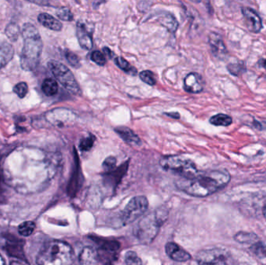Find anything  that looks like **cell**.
<instances>
[{
    "instance_id": "cell-5",
    "label": "cell",
    "mask_w": 266,
    "mask_h": 265,
    "mask_svg": "<svg viewBox=\"0 0 266 265\" xmlns=\"http://www.w3.org/2000/svg\"><path fill=\"white\" fill-rule=\"evenodd\" d=\"M159 164L165 171H172L188 179L193 178L198 173L196 166L190 160L180 155H166L161 158Z\"/></svg>"
},
{
    "instance_id": "cell-40",
    "label": "cell",
    "mask_w": 266,
    "mask_h": 265,
    "mask_svg": "<svg viewBox=\"0 0 266 265\" xmlns=\"http://www.w3.org/2000/svg\"><path fill=\"white\" fill-rule=\"evenodd\" d=\"M0 265H6V261L3 257L2 255L0 254Z\"/></svg>"
},
{
    "instance_id": "cell-20",
    "label": "cell",
    "mask_w": 266,
    "mask_h": 265,
    "mask_svg": "<svg viewBox=\"0 0 266 265\" xmlns=\"http://www.w3.org/2000/svg\"><path fill=\"white\" fill-rule=\"evenodd\" d=\"M41 90L46 96H54L58 93V83L51 78H47L43 81L42 85H41Z\"/></svg>"
},
{
    "instance_id": "cell-32",
    "label": "cell",
    "mask_w": 266,
    "mask_h": 265,
    "mask_svg": "<svg viewBox=\"0 0 266 265\" xmlns=\"http://www.w3.org/2000/svg\"><path fill=\"white\" fill-rule=\"evenodd\" d=\"M65 56H66V60L68 61V63H70L73 67L78 69V68H80V66H81V65H80V59H79L78 56L75 54V53L68 51V50H66V52H65Z\"/></svg>"
},
{
    "instance_id": "cell-18",
    "label": "cell",
    "mask_w": 266,
    "mask_h": 265,
    "mask_svg": "<svg viewBox=\"0 0 266 265\" xmlns=\"http://www.w3.org/2000/svg\"><path fill=\"white\" fill-rule=\"evenodd\" d=\"M159 24L166 27L170 32L175 33L178 28V22L175 17L169 13H163L157 16Z\"/></svg>"
},
{
    "instance_id": "cell-41",
    "label": "cell",
    "mask_w": 266,
    "mask_h": 265,
    "mask_svg": "<svg viewBox=\"0 0 266 265\" xmlns=\"http://www.w3.org/2000/svg\"><path fill=\"white\" fill-rule=\"evenodd\" d=\"M262 213H263V216H264V219H265V220H266V203L265 204H264V205L263 206Z\"/></svg>"
},
{
    "instance_id": "cell-1",
    "label": "cell",
    "mask_w": 266,
    "mask_h": 265,
    "mask_svg": "<svg viewBox=\"0 0 266 265\" xmlns=\"http://www.w3.org/2000/svg\"><path fill=\"white\" fill-rule=\"evenodd\" d=\"M231 181V175L224 170L198 172L193 178L180 180L178 189L194 197H207L225 188Z\"/></svg>"
},
{
    "instance_id": "cell-42",
    "label": "cell",
    "mask_w": 266,
    "mask_h": 265,
    "mask_svg": "<svg viewBox=\"0 0 266 265\" xmlns=\"http://www.w3.org/2000/svg\"><path fill=\"white\" fill-rule=\"evenodd\" d=\"M0 233H1V227H0Z\"/></svg>"
},
{
    "instance_id": "cell-28",
    "label": "cell",
    "mask_w": 266,
    "mask_h": 265,
    "mask_svg": "<svg viewBox=\"0 0 266 265\" xmlns=\"http://www.w3.org/2000/svg\"><path fill=\"white\" fill-rule=\"evenodd\" d=\"M95 139H96L93 135H89V136L83 138L80 141V145H79L80 150L83 151V152L90 150L93 147V143H94Z\"/></svg>"
},
{
    "instance_id": "cell-9",
    "label": "cell",
    "mask_w": 266,
    "mask_h": 265,
    "mask_svg": "<svg viewBox=\"0 0 266 265\" xmlns=\"http://www.w3.org/2000/svg\"><path fill=\"white\" fill-rule=\"evenodd\" d=\"M24 240L17 238L14 236H9L5 237L4 241V250L10 256L21 259L22 260H26L25 254L24 250Z\"/></svg>"
},
{
    "instance_id": "cell-31",
    "label": "cell",
    "mask_w": 266,
    "mask_h": 265,
    "mask_svg": "<svg viewBox=\"0 0 266 265\" xmlns=\"http://www.w3.org/2000/svg\"><path fill=\"white\" fill-rule=\"evenodd\" d=\"M56 15L59 18L65 21H72L73 20V14L67 7H60L56 11Z\"/></svg>"
},
{
    "instance_id": "cell-37",
    "label": "cell",
    "mask_w": 266,
    "mask_h": 265,
    "mask_svg": "<svg viewBox=\"0 0 266 265\" xmlns=\"http://www.w3.org/2000/svg\"><path fill=\"white\" fill-rule=\"evenodd\" d=\"M103 51L104 54H105L106 56H108V57L110 58V59H112V56H113V52H112V50H111L110 48H109V47H103Z\"/></svg>"
},
{
    "instance_id": "cell-8",
    "label": "cell",
    "mask_w": 266,
    "mask_h": 265,
    "mask_svg": "<svg viewBox=\"0 0 266 265\" xmlns=\"http://www.w3.org/2000/svg\"><path fill=\"white\" fill-rule=\"evenodd\" d=\"M149 207V202L145 196H136L132 198L121 211L119 219L122 227L131 224L142 217Z\"/></svg>"
},
{
    "instance_id": "cell-33",
    "label": "cell",
    "mask_w": 266,
    "mask_h": 265,
    "mask_svg": "<svg viewBox=\"0 0 266 265\" xmlns=\"http://www.w3.org/2000/svg\"><path fill=\"white\" fill-rule=\"evenodd\" d=\"M14 92L20 98L25 97L26 95L28 93V86L24 82H21L14 86Z\"/></svg>"
},
{
    "instance_id": "cell-2",
    "label": "cell",
    "mask_w": 266,
    "mask_h": 265,
    "mask_svg": "<svg viewBox=\"0 0 266 265\" xmlns=\"http://www.w3.org/2000/svg\"><path fill=\"white\" fill-rule=\"evenodd\" d=\"M24 45L21 54V66L24 71H34L39 65L42 53L43 41L37 29L31 24L23 27Z\"/></svg>"
},
{
    "instance_id": "cell-11",
    "label": "cell",
    "mask_w": 266,
    "mask_h": 265,
    "mask_svg": "<svg viewBox=\"0 0 266 265\" xmlns=\"http://www.w3.org/2000/svg\"><path fill=\"white\" fill-rule=\"evenodd\" d=\"M208 44L214 57L220 60H224L225 59L228 51L223 37L219 34L211 32L208 35Z\"/></svg>"
},
{
    "instance_id": "cell-35",
    "label": "cell",
    "mask_w": 266,
    "mask_h": 265,
    "mask_svg": "<svg viewBox=\"0 0 266 265\" xmlns=\"http://www.w3.org/2000/svg\"><path fill=\"white\" fill-rule=\"evenodd\" d=\"M103 168L107 172H112L116 168V159L114 156H109L103 163Z\"/></svg>"
},
{
    "instance_id": "cell-13",
    "label": "cell",
    "mask_w": 266,
    "mask_h": 265,
    "mask_svg": "<svg viewBox=\"0 0 266 265\" xmlns=\"http://www.w3.org/2000/svg\"><path fill=\"white\" fill-rule=\"evenodd\" d=\"M204 82L202 76L197 73L187 75L184 80V88L188 93H198L203 90Z\"/></svg>"
},
{
    "instance_id": "cell-21",
    "label": "cell",
    "mask_w": 266,
    "mask_h": 265,
    "mask_svg": "<svg viewBox=\"0 0 266 265\" xmlns=\"http://www.w3.org/2000/svg\"><path fill=\"white\" fill-rule=\"evenodd\" d=\"M97 253L91 247H85L80 255V260L82 264L90 265L97 258Z\"/></svg>"
},
{
    "instance_id": "cell-19",
    "label": "cell",
    "mask_w": 266,
    "mask_h": 265,
    "mask_svg": "<svg viewBox=\"0 0 266 265\" xmlns=\"http://www.w3.org/2000/svg\"><path fill=\"white\" fill-rule=\"evenodd\" d=\"M234 240L241 244L251 245L258 241V237L255 233L248 232H239L236 233Z\"/></svg>"
},
{
    "instance_id": "cell-4",
    "label": "cell",
    "mask_w": 266,
    "mask_h": 265,
    "mask_svg": "<svg viewBox=\"0 0 266 265\" xmlns=\"http://www.w3.org/2000/svg\"><path fill=\"white\" fill-rule=\"evenodd\" d=\"M168 217V211L165 208H157L149 213L138 223L134 230L135 236L143 244H150Z\"/></svg>"
},
{
    "instance_id": "cell-36",
    "label": "cell",
    "mask_w": 266,
    "mask_h": 265,
    "mask_svg": "<svg viewBox=\"0 0 266 265\" xmlns=\"http://www.w3.org/2000/svg\"><path fill=\"white\" fill-rule=\"evenodd\" d=\"M258 66L266 72V57L261 58L258 60Z\"/></svg>"
},
{
    "instance_id": "cell-17",
    "label": "cell",
    "mask_w": 266,
    "mask_h": 265,
    "mask_svg": "<svg viewBox=\"0 0 266 265\" xmlns=\"http://www.w3.org/2000/svg\"><path fill=\"white\" fill-rule=\"evenodd\" d=\"M14 56V48L12 44L7 41L0 42V70L5 67Z\"/></svg>"
},
{
    "instance_id": "cell-27",
    "label": "cell",
    "mask_w": 266,
    "mask_h": 265,
    "mask_svg": "<svg viewBox=\"0 0 266 265\" xmlns=\"http://www.w3.org/2000/svg\"><path fill=\"white\" fill-rule=\"evenodd\" d=\"M227 70L229 71L233 76H239L241 73L246 71V67L243 62L237 63H230L227 65Z\"/></svg>"
},
{
    "instance_id": "cell-14",
    "label": "cell",
    "mask_w": 266,
    "mask_h": 265,
    "mask_svg": "<svg viewBox=\"0 0 266 265\" xmlns=\"http://www.w3.org/2000/svg\"><path fill=\"white\" fill-rule=\"evenodd\" d=\"M77 37L79 44L82 48L85 50H90L93 47V40L87 30V27L83 23L78 22L77 24Z\"/></svg>"
},
{
    "instance_id": "cell-38",
    "label": "cell",
    "mask_w": 266,
    "mask_h": 265,
    "mask_svg": "<svg viewBox=\"0 0 266 265\" xmlns=\"http://www.w3.org/2000/svg\"><path fill=\"white\" fill-rule=\"evenodd\" d=\"M166 115L168 116L172 117L173 119H178L180 118V115L178 112H172V113H166Z\"/></svg>"
},
{
    "instance_id": "cell-7",
    "label": "cell",
    "mask_w": 266,
    "mask_h": 265,
    "mask_svg": "<svg viewBox=\"0 0 266 265\" xmlns=\"http://www.w3.org/2000/svg\"><path fill=\"white\" fill-rule=\"evenodd\" d=\"M198 265H235L231 253L222 248L205 249L196 255Z\"/></svg>"
},
{
    "instance_id": "cell-6",
    "label": "cell",
    "mask_w": 266,
    "mask_h": 265,
    "mask_svg": "<svg viewBox=\"0 0 266 265\" xmlns=\"http://www.w3.org/2000/svg\"><path fill=\"white\" fill-rule=\"evenodd\" d=\"M47 66L49 68L51 73L54 75L56 80L60 82V84L67 91L77 96L81 95L82 91L80 85L77 83L74 75L67 66L56 60H50L47 63Z\"/></svg>"
},
{
    "instance_id": "cell-15",
    "label": "cell",
    "mask_w": 266,
    "mask_h": 265,
    "mask_svg": "<svg viewBox=\"0 0 266 265\" xmlns=\"http://www.w3.org/2000/svg\"><path fill=\"white\" fill-rule=\"evenodd\" d=\"M37 20L43 27L49 29L51 31H60L63 29V24L59 20L46 13L40 14L37 17Z\"/></svg>"
},
{
    "instance_id": "cell-34",
    "label": "cell",
    "mask_w": 266,
    "mask_h": 265,
    "mask_svg": "<svg viewBox=\"0 0 266 265\" xmlns=\"http://www.w3.org/2000/svg\"><path fill=\"white\" fill-rule=\"evenodd\" d=\"M90 59H91V60L93 63H96V64L98 65V66H104V65L106 64V62H107L104 55L102 54V53L99 51H93L91 56H90Z\"/></svg>"
},
{
    "instance_id": "cell-12",
    "label": "cell",
    "mask_w": 266,
    "mask_h": 265,
    "mask_svg": "<svg viewBox=\"0 0 266 265\" xmlns=\"http://www.w3.org/2000/svg\"><path fill=\"white\" fill-rule=\"evenodd\" d=\"M165 250L167 254L170 258L177 262H185L192 258V256L186 251L185 249L182 248L181 246L170 242L165 246Z\"/></svg>"
},
{
    "instance_id": "cell-29",
    "label": "cell",
    "mask_w": 266,
    "mask_h": 265,
    "mask_svg": "<svg viewBox=\"0 0 266 265\" xmlns=\"http://www.w3.org/2000/svg\"><path fill=\"white\" fill-rule=\"evenodd\" d=\"M139 78L142 82H144L145 83L149 85V86L156 85V81L154 74L149 70H144V71L141 72L139 73Z\"/></svg>"
},
{
    "instance_id": "cell-39",
    "label": "cell",
    "mask_w": 266,
    "mask_h": 265,
    "mask_svg": "<svg viewBox=\"0 0 266 265\" xmlns=\"http://www.w3.org/2000/svg\"><path fill=\"white\" fill-rule=\"evenodd\" d=\"M10 265H24V263H21V262L17 261V260H13L12 262H11V264Z\"/></svg>"
},
{
    "instance_id": "cell-22",
    "label": "cell",
    "mask_w": 266,
    "mask_h": 265,
    "mask_svg": "<svg viewBox=\"0 0 266 265\" xmlns=\"http://www.w3.org/2000/svg\"><path fill=\"white\" fill-rule=\"evenodd\" d=\"M209 122L215 126H229L232 124V118L225 114H217L211 118Z\"/></svg>"
},
{
    "instance_id": "cell-26",
    "label": "cell",
    "mask_w": 266,
    "mask_h": 265,
    "mask_svg": "<svg viewBox=\"0 0 266 265\" xmlns=\"http://www.w3.org/2000/svg\"><path fill=\"white\" fill-rule=\"evenodd\" d=\"M5 32L11 41H16L20 35V28L17 24L11 23L7 25Z\"/></svg>"
},
{
    "instance_id": "cell-10",
    "label": "cell",
    "mask_w": 266,
    "mask_h": 265,
    "mask_svg": "<svg viewBox=\"0 0 266 265\" xmlns=\"http://www.w3.org/2000/svg\"><path fill=\"white\" fill-rule=\"evenodd\" d=\"M241 12L244 16L246 25L250 32L254 33V34L259 33L262 28V21H261V17L256 13V11L250 7H243L241 8Z\"/></svg>"
},
{
    "instance_id": "cell-30",
    "label": "cell",
    "mask_w": 266,
    "mask_h": 265,
    "mask_svg": "<svg viewBox=\"0 0 266 265\" xmlns=\"http://www.w3.org/2000/svg\"><path fill=\"white\" fill-rule=\"evenodd\" d=\"M125 261L127 265H142V260L134 251H128L126 253Z\"/></svg>"
},
{
    "instance_id": "cell-24",
    "label": "cell",
    "mask_w": 266,
    "mask_h": 265,
    "mask_svg": "<svg viewBox=\"0 0 266 265\" xmlns=\"http://www.w3.org/2000/svg\"><path fill=\"white\" fill-rule=\"evenodd\" d=\"M250 251L258 258L263 259L266 257V245L263 242H255L250 246Z\"/></svg>"
},
{
    "instance_id": "cell-16",
    "label": "cell",
    "mask_w": 266,
    "mask_h": 265,
    "mask_svg": "<svg viewBox=\"0 0 266 265\" xmlns=\"http://www.w3.org/2000/svg\"><path fill=\"white\" fill-rule=\"evenodd\" d=\"M116 133L122 138L125 142H127L129 145H139L141 144V140L139 136L135 133L133 131L127 127H118L115 129Z\"/></svg>"
},
{
    "instance_id": "cell-3",
    "label": "cell",
    "mask_w": 266,
    "mask_h": 265,
    "mask_svg": "<svg viewBox=\"0 0 266 265\" xmlns=\"http://www.w3.org/2000/svg\"><path fill=\"white\" fill-rule=\"evenodd\" d=\"M36 261L37 265H73L74 253L68 243L53 240L41 247Z\"/></svg>"
},
{
    "instance_id": "cell-25",
    "label": "cell",
    "mask_w": 266,
    "mask_h": 265,
    "mask_svg": "<svg viewBox=\"0 0 266 265\" xmlns=\"http://www.w3.org/2000/svg\"><path fill=\"white\" fill-rule=\"evenodd\" d=\"M36 229V225L32 221H25L18 227V233L22 237H30Z\"/></svg>"
},
{
    "instance_id": "cell-23",
    "label": "cell",
    "mask_w": 266,
    "mask_h": 265,
    "mask_svg": "<svg viewBox=\"0 0 266 265\" xmlns=\"http://www.w3.org/2000/svg\"><path fill=\"white\" fill-rule=\"evenodd\" d=\"M115 63L120 68L121 70L126 72L128 74L132 76H136L137 74V70L134 66H132L129 62L126 61L124 58L116 57L115 59Z\"/></svg>"
}]
</instances>
